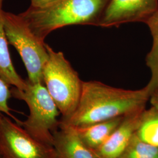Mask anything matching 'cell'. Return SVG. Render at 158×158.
<instances>
[{
  "mask_svg": "<svg viewBox=\"0 0 158 158\" xmlns=\"http://www.w3.org/2000/svg\"><path fill=\"white\" fill-rule=\"evenodd\" d=\"M124 116L123 121L102 147L93 152L97 158H117L124 151L138 129L142 112Z\"/></svg>",
  "mask_w": 158,
  "mask_h": 158,
  "instance_id": "obj_8",
  "label": "cell"
},
{
  "mask_svg": "<svg viewBox=\"0 0 158 158\" xmlns=\"http://www.w3.org/2000/svg\"><path fill=\"white\" fill-rule=\"evenodd\" d=\"M49 57L43 70L44 83L56 104L62 119L70 117L79 104L83 81L62 52L46 45Z\"/></svg>",
  "mask_w": 158,
  "mask_h": 158,
  "instance_id": "obj_4",
  "label": "cell"
},
{
  "mask_svg": "<svg viewBox=\"0 0 158 158\" xmlns=\"http://www.w3.org/2000/svg\"><path fill=\"white\" fill-rule=\"evenodd\" d=\"M148 85L139 90L116 88L100 81H83L73 114L60 122L79 128L145 109L151 96Z\"/></svg>",
  "mask_w": 158,
  "mask_h": 158,
  "instance_id": "obj_1",
  "label": "cell"
},
{
  "mask_svg": "<svg viewBox=\"0 0 158 158\" xmlns=\"http://www.w3.org/2000/svg\"><path fill=\"white\" fill-rule=\"evenodd\" d=\"M4 0H0V77L8 85L23 90L26 89L27 82L17 73L12 62L4 28Z\"/></svg>",
  "mask_w": 158,
  "mask_h": 158,
  "instance_id": "obj_11",
  "label": "cell"
},
{
  "mask_svg": "<svg viewBox=\"0 0 158 158\" xmlns=\"http://www.w3.org/2000/svg\"><path fill=\"white\" fill-rule=\"evenodd\" d=\"M4 28L8 44L19 53L32 83H44L43 70L49 54L44 41L32 32L19 14L3 11Z\"/></svg>",
  "mask_w": 158,
  "mask_h": 158,
  "instance_id": "obj_5",
  "label": "cell"
},
{
  "mask_svg": "<svg viewBox=\"0 0 158 158\" xmlns=\"http://www.w3.org/2000/svg\"><path fill=\"white\" fill-rule=\"evenodd\" d=\"M152 37V46L146 57V64L150 69L151 76L147 85L152 94L158 90V11L145 22Z\"/></svg>",
  "mask_w": 158,
  "mask_h": 158,
  "instance_id": "obj_12",
  "label": "cell"
},
{
  "mask_svg": "<svg viewBox=\"0 0 158 158\" xmlns=\"http://www.w3.org/2000/svg\"><path fill=\"white\" fill-rule=\"evenodd\" d=\"M149 100L152 107L158 109V90L155 91L151 95Z\"/></svg>",
  "mask_w": 158,
  "mask_h": 158,
  "instance_id": "obj_17",
  "label": "cell"
},
{
  "mask_svg": "<svg viewBox=\"0 0 158 158\" xmlns=\"http://www.w3.org/2000/svg\"><path fill=\"white\" fill-rule=\"evenodd\" d=\"M27 82L25 90L11 89L12 97L24 101L29 109L28 118L19 125L36 140L52 145L53 133L59 128L57 117L60 113L44 83Z\"/></svg>",
  "mask_w": 158,
  "mask_h": 158,
  "instance_id": "obj_3",
  "label": "cell"
},
{
  "mask_svg": "<svg viewBox=\"0 0 158 158\" xmlns=\"http://www.w3.org/2000/svg\"><path fill=\"white\" fill-rule=\"evenodd\" d=\"M124 117V116L118 117L87 127L75 128L81 141L94 152L107 141L121 123Z\"/></svg>",
  "mask_w": 158,
  "mask_h": 158,
  "instance_id": "obj_10",
  "label": "cell"
},
{
  "mask_svg": "<svg viewBox=\"0 0 158 158\" xmlns=\"http://www.w3.org/2000/svg\"><path fill=\"white\" fill-rule=\"evenodd\" d=\"M117 158H158V147L142 141L135 134Z\"/></svg>",
  "mask_w": 158,
  "mask_h": 158,
  "instance_id": "obj_14",
  "label": "cell"
},
{
  "mask_svg": "<svg viewBox=\"0 0 158 158\" xmlns=\"http://www.w3.org/2000/svg\"><path fill=\"white\" fill-rule=\"evenodd\" d=\"M1 158H56L52 145L35 139L17 123L0 114Z\"/></svg>",
  "mask_w": 158,
  "mask_h": 158,
  "instance_id": "obj_6",
  "label": "cell"
},
{
  "mask_svg": "<svg viewBox=\"0 0 158 158\" xmlns=\"http://www.w3.org/2000/svg\"><path fill=\"white\" fill-rule=\"evenodd\" d=\"M108 0H59L43 8H28L19 15L40 40L57 29L72 25L97 26Z\"/></svg>",
  "mask_w": 158,
  "mask_h": 158,
  "instance_id": "obj_2",
  "label": "cell"
},
{
  "mask_svg": "<svg viewBox=\"0 0 158 158\" xmlns=\"http://www.w3.org/2000/svg\"><path fill=\"white\" fill-rule=\"evenodd\" d=\"M157 11L158 0H108L97 26L109 28L125 23H145Z\"/></svg>",
  "mask_w": 158,
  "mask_h": 158,
  "instance_id": "obj_7",
  "label": "cell"
},
{
  "mask_svg": "<svg viewBox=\"0 0 158 158\" xmlns=\"http://www.w3.org/2000/svg\"><path fill=\"white\" fill-rule=\"evenodd\" d=\"M59 0H30L31 6L34 8H43L51 6Z\"/></svg>",
  "mask_w": 158,
  "mask_h": 158,
  "instance_id": "obj_16",
  "label": "cell"
},
{
  "mask_svg": "<svg viewBox=\"0 0 158 158\" xmlns=\"http://www.w3.org/2000/svg\"><path fill=\"white\" fill-rule=\"evenodd\" d=\"M0 158H1V156H0Z\"/></svg>",
  "mask_w": 158,
  "mask_h": 158,
  "instance_id": "obj_18",
  "label": "cell"
},
{
  "mask_svg": "<svg viewBox=\"0 0 158 158\" xmlns=\"http://www.w3.org/2000/svg\"><path fill=\"white\" fill-rule=\"evenodd\" d=\"M52 146L56 158H97L81 141L75 128L60 122L53 133Z\"/></svg>",
  "mask_w": 158,
  "mask_h": 158,
  "instance_id": "obj_9",
  "label": "cell"
},
{
  "mask_svg": "<svg viewBox=\"0 0 158 158\" xmlns=\"http://www.w3.org/2000/svg\"><path fill=\"white\" fill-rule=\"evenodd\" d=\"M135 135L142 141L158 147V109L151 107L142 112Z\"/></svg>",
  "mask_w": 158,
  "mask_h": 158,
  "instance_id": "obj_13",
  "label": "cell"
},
{
  "mask_svg": "<svg viewBox=\"0 0 158 158\" xmlns=\"http://www.w3.org/2000/svg\"><path fill=\"white\" fill-rule=\"evenodd\" d=\"M6 81L0 77V114L4 113L8 116L14 119L18 124H19L21 121L16 118L11 113V109L9 107L8 102L12 97L11 91Z\"/></svg>",
  "mask_w": 158,
  "mask_h": 158,
  "instance_id": "obj_15",
  "label": "cell"
}]
</instances>
